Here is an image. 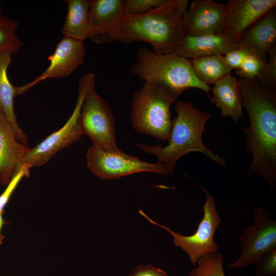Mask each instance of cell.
I'll return each mask as SVG.
<instances>
[{
    "label": "cell",
    "instance_id": "30",
    "mask_svg": "<svg viewBox=\"0 0 276 276\" xmlns=\"http://www.w3.org/2000/svg\"><path fill=\"white\" fill-rule=\"evenodd\" d=\"M129 276H168V274L162 269L149 264L137 266Z\"/></svg>",
    "mask_w": 276,
    "mask_h": 276
},
{
    "label": "cell",
    "instance_id": "25",
    "mask_svg": "<svg viewBox=\"0 0 276 276\" xmlns=\"http://www.w3.org/2000/svg\"><path fill=\"white\" fill-rule=\"evenodd\" d=\"M267 63L266 59L248 54L241 66L235 70L241 78L256 79Z\"/></svg>",
    "mask_w": 276,
    "mask_h": 276
},
{
    "label": "cell",
    "instance_id": "27",
    "mask_svg": "<svg viewBox=\"0 0 276 276\" xmlns=\"http://www.w3.org/2000/svg\"><path fill=\"white\" fill-rule=\"evenodd\" d=\"M166 0H126V15L145 14L162 6Z\"/></svg>",
    "mask_w": 276,
    "mask_h": 276
},
{
    "label": "cell",
    "instance_id": "18",
    "mask_svg": "<svg viewBox=\"0 0 276 276\" xmlns=\"http://www.w3.org/2000/svg\"><path fill=\"white\" fill-rule=\"evenodd\" d=\"M211 100L220 110L223 117H229L237 123L244 116L241 94L238 79L228 74L214 84Z\"/></svg>",
    "mask_w": 276,
    "mask_h": 276
},
{
    "label": "cell",
    "instance_id": "29",
    "mask_svg": "<svg viewBox=\"0 0 276 276\" xmlns=\"http://www.w3.org/2000/svg\"><path fill=\"white\" fill-rule=\"evenodd\" d=\"M249 54L245 50L239 48L233 50L223 55L225 62L231 70L238 69Z\"/></svg>",
    "mask_w": 276,
    "mask_h": 276
},
{
    "label": "cell",
    "instance_id": "8",
    "mask_svg": "<svg viewBox=\"0 0 276 276\" xmlns=\"http://www.w3.org/2000/svg\"><path fill=\"white\" fill-rule=\"evenodd\" d=\"M95 79L86 90L80 113L83 132L89 136L93 145L105 150L118 152L114 133V121L108 105L98 94L95 87Z\"/></svg>",
    "mask_w": 276,
    "mask_h": 276
},
{
    "label": "cell",
    "instance_id": "15",
    "mask_svg": "<svg viewBox=\"0 0 276 276\" xmlns=\"http://www.w3.org/2000/svg\"><path fill=\"white\" fill-rule=\"evenodd\" d=\"M239 43L249 54L266 59L269 51L276 46V7L251 25Z\"/></svg>",
    "mask_w": 276,
    "mask_h": 276
},
{
    "label": "cell",
    "instance_id": "23",
    "mask_svg": "<svg viewBox=\"0 0 276 276\" xmlns=\"http://www.w3.org/2000/svg\"><path fill=\"white\" fill-rule=\"evenodd\" d=\"M223 256L219 252L200 258L188 276H226L223 268Z\"/></svg>",
    "mask_w": 276,
    "mask_h": 276
},
{
    "label": "cell",
    "instance_id": "3",
    "mask_svg": "<svg viewBox=\"0 0 276 276\" xmlns=\"http://www.w3.org/2000/svg\"><path fill=\"white\" fill-rule=\"evenodd\" d=\"M176 116L172 120L168 144L148 145L140 144L137 147L146 153L154 155L158 162L164 163L172 174L177 160L191 152H201L220 166L225 168L226 162L203 144L202 132L211 118L210 113L193 106L189 101H178L175 105Z\"/></svg>",
    "mask_w": 276,
    "mask_h": 276
},
{
    "label": "cell",
    "instance_id": "9",
    "mask_svg": "<svg viewBox=\"0 0 276 276\" xmlns=\"http://www.w3.org/2000/svg\"><path fill=\"white\" fill-rule=\"evenodd\" d=\"M86 158L88 169L102 180L117 179L144 172L162 175L169 173L164 163H147L122 151L110 152L93 145L87 149Z\"/></svg>",
    "mask_w": 276,
    "mask_h": 276
},
{
    "label": "cell",
    "instance_id": "14",
    "mask_svg": "<svg viewBox=\"0 0 276 276\" xmlns=\"http://www.w3.org/2000/svg\"><path fill=\"white\" fill-rule=\"evenodd\" d=\"M30 148L17 139L10 124L0 110V183L7 185L23 165Z\"/></svg>",
    "mask_w": 276,
    "mask_h": 276
},
{
    "label": "cell",
    "instance_id": "2",
    "mask_svg": "<svg viewBox=\"0 0 276 276\" xmlns=\"http://www.w3.org/2000/svg\"><path fill=\"white\" fill-rule=\"evenodd\" d=\"M187 0H166L160 7L137 15H126L111 26L100 43L118 40L129 44L135 41L149 43L157 53L174 54L187 35L183 17Z\"/></svg>",
    "mask_w": 276,
    "mask_h": 276
},
{
    "label": "cell",
    "instance_id": "31",
    "mask_svg": "<svg viewBox=\"0 0 276 276\" xmlns=\"http://www.w3.org/2000/svg\"><path fill=\"white\" fill-rule=\"evenodd\" d=\"M3 214V213L0 212V245L2 244L4 238V237L2 233V231L3 229V226L5 223Z\"/></svg>",
    "mask_w": 276,
    "mask_h": 276
},
{
    "label": "cell",
    "instance_id": "16",
    "mask_svg": "<svg viewBox=\"0 0 276 276\" xmlns=\"http://www.w3.org/2000/svg\"><path fill=\"white\" fill-rule=\"evenodd\" d=\"M240 47L221 34L201 35H187L178 45L174 54L192 60L214 55H224Z\"/></svg>",
    "mask_w": 276,
    "mask_h": 276
},
{
    "label": "cell",
    "instance_id": "19",
    "mask_svg": "<svg viewBox=\"0 0 276 276\" xmlns=\"http://www.w3.org/2000/svg\"><path fill=\"white\" fill-rule=\"evenodd\" d=\"M11 59L12 54L10 53L0 54V110L13 127L19 141L28 145L27 136L20 127L14 111L16 86L11 83L7 74Z\"/></svg>",
    "mask_w": 276,
    "mask_h": 276
},
{
    "label": "cell",
    "instance_id": "7",
    "mask_svg": "<svg viewBox=\"0 0 276 276\" xmlns=\"http://www.w3.org/2000/svg\"><path fill=\"white\" fill-rule=\"evenodd\" d=\"M197 184L204 193L205 200L202 208L203 218L199 223L197 230L192 235L184 236L179 233L174 232L170 228L150 219L142 211H139L150 222L167 231L172 235L173 243L188 255L194 267L201 257L218 251V246L215 241L214 235L221 221L213 196L200 185L198 183Z\"/></svg>",
    "mask_w": 276,
    "mask_h": 276
},
{
    "label": "cell",
    "instance_id": "10",
    "mask_svg": "<svg viewBox=\"0 0 276 276\" xmlns=\"http://www.w3.org/2000/svg\"><path fill=\"white\" fill-rule=\"evenodd\" d=\"M252 223L246 226L240 237V256L228 268H245L255 264L262 256L276 249V221L267 211L257 209Z\"/></svg>",
    "mask_w": 276,
    "mask_h": 276
},
{
    "label": "cell",
    "instance_id": "5",
    "mask_svg": "<svg viewBox=\"0 0 276 276\" xmlns=\"http://www.w3.org/2000/svg\"><path fill=\"white\" fill-rule=\"evenodd\" d=\"M177 97L164 87L145 83L132 97L131 120L135 130L168 142L172 120L170 108Z\"/></svg>",
    "mask_w": 276,
    "mask_h": 276
},
{
    "label": "cell",
    "instance_id": "26",
    "mask_svg": "<svg viewBox=\"0 0 276 276\" xmlns=\"http://www.w3.org/2000/svg\"><path fill=\"white\" fill-rule=\"evenodd\" d=\"M30 168L23 164L21 167L13 174L6 188L0 195V212L4 213V209L8 203L13 193L21 179L29 175Z\"/></svg>",
    "mask_w": 276,
    "mask_h": 276
},
{
    "label": "cell",
    "instance_id": "6",
    "mask_svg": "<svg viewBox=\"0 0 276 276\" xmlns=\"http://www.w3.org/2000/svg\"><path fill=\"white\" fill-rule=\"evenodd\" d=\"M95 79V76L92 73L81 77L78 83L77 102L71 116L60 128L29 149L24 159V164L30 168L43 165L61 150L81 138L83 132L80 122V110L87 88Z\"/></svg>",
    "mask_w": 276,
    "mask_h": 276
},
{
    "label": "cell",
    "instance_id": "24",
    "mask_svg": "<svg viewBox=\"0 0 276 276\" xmlns=\"http://www.w3.org/2000/svg\"><path fill=\"white\" fill-rule=\"evenodd\" d=\"M269 59L256 80L263 87L276 91V46L269 52Z\"/></svg>",
    "mask_w": 276,
    "mask_h": 276
},
{
    "label": "cell",
    "instance_id": "20",
    "mask_svg": "<svg viewBox=\"0 0 276 276\" xmlns=\"http://www.w3.org/2000/svg\"><path fill=\"white\" fill-rule=\"evenodd\" d=\"M67 12L62 27L64 37L84 41L89 30V0H66Z\"/></svg>",
    "mask_w": 276,
    "mask_h": 276
},
{
    "label": "cell",
    "instance_id": "11",
    "mask_svg": "<svg viewBox=\"0 0 276 276\" xmlns=\"http://www.w3.org/2000/svg\"><path fill=\"white\" fill-rule=\"evenodd\" d=\"M275 7V0H229L224 4L221 34L239 43L244 32Z\"/></svg>",
    "mask_w": 276,
    "mask_h": 276
},
{
    "label": "cell",
    "instance_id": "22",
    "mask_svg": "<svg viewBox=\"0 0 276 276\" xmlns=\"http://www.w3.org/2000/svg\"><path fill=\"white\" fill-rule=\"evenodd\" d=\"M18 26L17 21L0 15V54L10 53L13 55L18 52L23 46L16 34Z\"/></svg>",
    "mask_w": 276,
    "mask_h": 276
},
{
    "label": "cell",
    "instance_id": "17",
    "mask_svg": "<svg viewBox=\"0 0 276 276\" xmlns=\"http://www.w3.org/2000/svg\"><path fill=\"white\" fill-rule=\"evenodd\" d=\"M89 3L88 38L100 43L107 30L126 16L125 1L89 0Z\"/></svg>",
    "mask_w": 276,
    "mask_h": 276
},
{
    "label": "cell",
    "instance_id": "32",
    "mask_svg": "<svg viewBox=\"0 0 276 276\" xmlns=\"http://www.w3.org/2000/svg\"><path fill=\"white\" fill-rule=\"evenodd\" d=\"M2 14V6L1 2H0V15Z\"/></svg>",
    "mask_w": 276,
    "mask_h": 276
},
{
    "label": "cell",
    "instance_id": "13",
    "mask_svg": "<svg viewBox=\"0 0 276 276\" xmlns=\"http://www.w3.org/2000/svg\"><path fill=\"white\" fill-rule=\"evenodd\" d=\"M224 4L213 0H194L183 17L187 35L221 34Z\"/></svg>",
    "mask_w": 276,
    "mask_h": 276
},
{
    "label": "cell",
    "instance_id": "28",
    "mask_svg": "<svg viewBox=\"0 0 276 276\" xmlns=\"http://www.w3.org/2000/svg\"><path fill=\"white\" fill-rule=\"evenodd\" d=\"M256 276H273L276 274V249L260 257L255 263Z\"/></svg>",
    "mask_w": 276,
    "mask_h": 276
},
{
    "label": "cell",
    "instance_id": "4",
    "mask_svg": "<svg viewBox=\"0 0 276 276\" xmlns=\"http://www.w3.org/2000/svg\"><path fill=\"white\" fill-rule=\"evenodd\" d=\"M131 72L145 83L161 86L179 96L196 88L210 98V87L196 77L190 60L175 54L157 53L146 47L138 50Z\"/></svg>",
    "mask_w": 276,
    "mask_h": 276
},
{
    "label": "cell",
    "instance_id": "1",
    "mask_svg": "<svg viewBox=\"0 0 276 276\" xmlns=\"http://www.w3.org/2000/svg\"><path fill=\"white\" fill-rule=\"evenodd\" d=\"M238 81L250 122L247 128L240 127L252 156L248 173L262 176L272 191L276 185V91L262 86L256 79L239 78Z\"/></svg>",
    "mask_w": 276,
    "mask_h": 276
},
{
    "label": "cell",
    "instance_id": "12",
    "mask_svg": "<svg viewBox=\"0 0 276 276\" xmlns=\"http://www.w3.org/2000/svg\"><path fill=\"white\" fill-rule=\"evenodd\" d=\"M86 50L84 41L63 37L57 43L48 60V67L30 82L16 86L17 96L22 95L40 82L50 78H63L69 76L83 63Z\"/></svg>",
    "mask_w": 276,
    "mask_h": 276
},
{
    "label": "cell",
    "instance_id": "21",
    "mask_svg": "<svg viewBox=\"0 0 276 276\" xmlns=\"http://www.w3.org/2000/svg\"><path fill=\"white\" fill-rule=\"evenodd\" d=\"M192 68L198 79L209 86L232 70L226 64L222 55H214L190 60Z\"/></svg>",
    "mask_w": 276,
    "mask_h": 276
}]
</instances>
